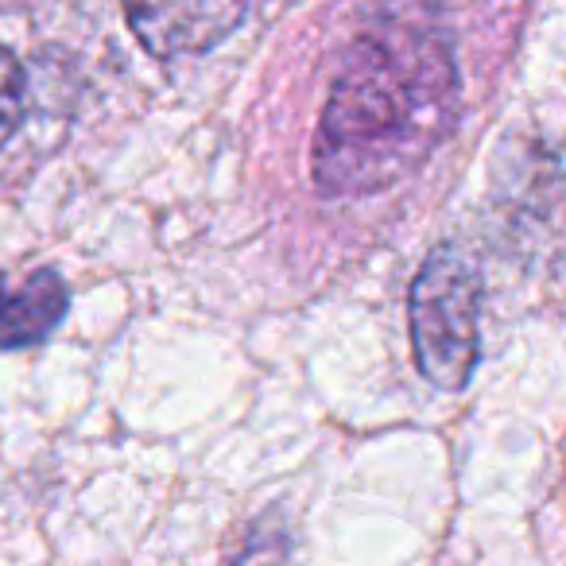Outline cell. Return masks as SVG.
Wrapping results in <instances>:
<instances>
[{
    "mask_svg": "<svg viewBox=\"0 0 566 566\" xmlns=\"http://www.w3.org/2000/svg\"><path fill=\"white\" fill-rule=\"evenodd\" d=\"M458 117V63L447 35L400 12L349 48L318 117L311 175L326 198L396 187L450 136Z\"/></svg>",
    "mask_w": 566,
    "mask_h": 566,
    "instance_id": "cell-1",
    "label": "cell"
},
{
    "mask_svg": "<svg viewBox=\"0 0 566 566\" xmlns=\"http://www.w3.org/2000/svg\"><path fill=\"white\" fill-rule=\"evenodd\" d=\"M416 365L434 388L462 392L481 357V272L462 249L442 244L408 292Z\"/></svg>",
    "mask_w": 566,
    "mask_h": 566,
    "instance_id": "cell-2",
    "label": "cell"
},
{
    "mask_svg": "<svg viewBox=\"0 0 566 566\" xmlns=\"http://www.w3.org/2000/svg\"><path fill=\"white\" fill-rule=\"evenodd\" d=\"M252 0H125V17L144 51L164 63L218 48L237 32Z\"/></svg>",
    "mask_w": 566,
    "mask_h": 566,
    "instance_id": "cell-3",
    "label": "cell"
},
{
    "mask_svg": "<svg viewBox=\"0 0 566 566\" xmlns=\"http://www.w3.org/2000/svg\"><path fill=\"white\" fill-rule=\"evenodd\" d=\"M28 113V78L12 51L0 48V144L20 128Z\"/></svg>",
    "mask_w": 566,
    "mask_h": 566,
    "instance_id": "cell-5",
    "label": "cell"
},
{
    "mask_svg": "<svg viewBox=\"0 0 566 566\" xmlns=\"http://www.w3.org/2000/svg\"><path fill=\"white\" fill-rule=\"evenodd\" d=\"M71 307V292L59 272H0V349H28L48 342Z\"/></svg>",
    "mask_w": 566,
    "mask_h": 566,
    "instance_id": "cell-4",
    "label": "cell"
},
{
    "mask_svg": "<svg viewBox=\"0 0 566 566\" xmlns=\"http://www.w3.org/2000/svg\"><path fill=\"white\" fill-rule=\"evenodd\" d=\"M237 566H287V535L283 532H256L249 547L241 551Z\"/></svg>",
    "mask_w": 566,
    "mask_h": 566,
    "instance_id": "cell-6",
    "label": "cell"
}]
</instances>
